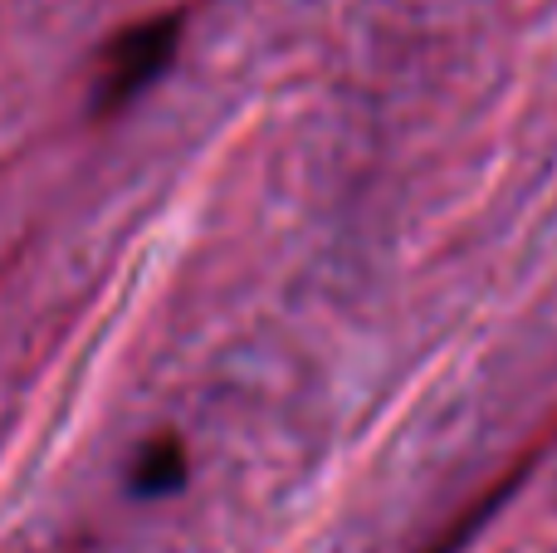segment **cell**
Instances as JSON below:
<instances>
[{"mask_svg":"<svg viewBox=\"0 0 557 553\" xmlns=\"http://www.w3.org/2000/svg\"><path fill=\"white\" fill-rule=\"evenodd\" d=\"M176 45H182V15H157L143 25L123 29L108 45L103 69H98V88H94V113H117L123 103H133L166 64H172Z\"/></svg>","mask_w":557,"mask_h":553,"instance_id":"cell-1","label":"cell"},{"mask_svg":"<svg viewBox=\"0 0 557 553\" xmlns=\"http://www.w3.org/2000/svg\"><path fill=\"white\" fill-rule=\"evenodd\" d=\"M182 480H186V446L176 437H157L137 451V460H133L137 495H172Z\"/></svg>","mask_w":557,"mask_h":553,"instance_id":"cell-2","label":"cell"}]
</instances>
